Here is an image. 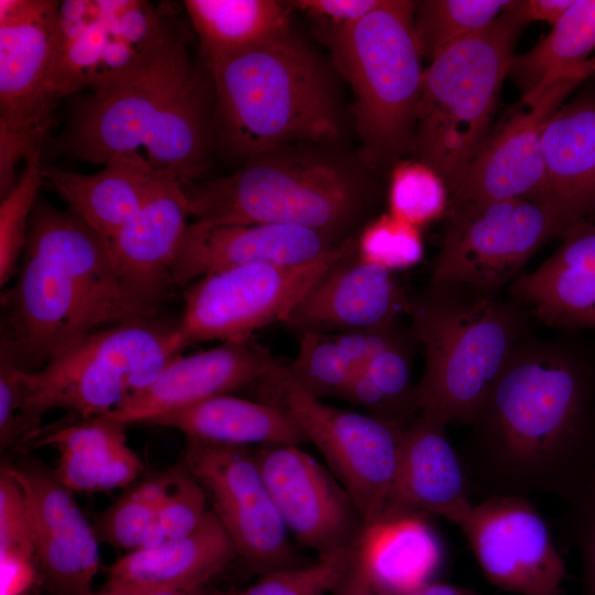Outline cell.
Returning a JSON list of instances; mask_svg holds the SVG:
<instances>
[{"label":"cell","instance_id":"6da1fadb","mask_svg":"<svg viewBox=\"0 0 595 595\" xmlns=\"http://www.w3.org/2000/svg\"><path fill=\"white\" fill-rule=\"evenodd\" d=\"M458 450L473 491L567 499L595 475V378L551 348H519Z\"/></svg>","mask_w":595,"mask_h":595},{"label":"cell","instance_id":"7a4b0ae2","mask_svg":"<svg viewBox=\"0 0 595 595\" xmlns=\"http://www.w3.org/2000/svg\"><path fill=\"white\" fill-rule=\"evenodd\" d=\"M209 75L192 63L174 26L128 66L78 104L62 148L105 165L112 156L138 153L182 185L208 164L215 140Z\"/></svg>","mask_w":595,"mask_h":595},{"label":"cell","instance_id":"3957f363","mask_svg":"<svg viewBox=\"0 0 595 595\" xmlns=\"http://www.w3.org/2000/svg\"><path fill=\"white\" fill-rule=\"evenodd\" d=\"M206 69L215 140L232 156L339 143L345 116L336 71L294 31Z\"/></svg>","mask_w":595,"mask_h":595},{"label":"cell","instance_id":"277c9868","mask_svg":"<svg viewBox=\"0 0 595 595\" xmlns=\"http://www.w3.org/2000/svg\"><path fill=\"white\" fill-rule=\"evenodd\" d=\"M336 145L270 149L232 174L183 185L191 217L213 224L299 226L345 239L342 235L367 207L372 172L358 155Z\"/></svg>","mask_w":595,"mask_h":595},{"label":"cell","instance_id":"5b68a950","mask_svg":"<svg viewBox=\"0 0 595 595\" xmlns=\"http://www.w3.org/2000/svg\"><path fill=\"white\" fill-rule=\"evenodd\" d=\"M414 6L382 0L357 22L321 28L332 65L351 88L358 158L372 173L392 170L414 152L425 71Z\"/></svg>","mask_w":595,"mask_h":595},{"label":"cell","instance_id":"8992f818","mask_svg":"<svg viewBox=\"0 0 595 595\" xmlns=\"http://www.w3.org/2000/svg\"><path fill=\"white\" fill-rule=\"evenodd\" d=\"M408 314L425 354L414 386L416 410L445 424H470L519 346V311L493 295L446 284L411 300Z\"/></svg>","mask_w":595,"mask_h":595},{"label":"cell","instance_id":"52a82bcc","mask_svg":"<svg viewBox=\"0 0 595 595\" xmlns=\"http://www.w3.org/2000/svg\"><path fill=\"white\" fill-rule=\"evenodd\" d=\"M526 25L505 8L488 28L442 50L424 71L413 154L443 178L450 195L489 134Z\"/></svg>","mask_w":595,"mask_h":595},{"label":"cell","instance_id":"ba28073f","mask_svg":"<svg viewBox=\"0 0 595 595\" xmlns=\"http://www.w3.org/2000/svg\"><path fill=\"white\" fill-rule=\"evenodd\" d=\"M175 326L154 317L100 328L35 371L21 370L22 416L39 435L41 416L66 409L105 415L145 389L180 354Z\"/></svg>","mask_w":595,"mask_h":595},{"label":"cell","instance_id":"9c48e42d","mask_svg":"<svg viewBox=\"0 0 595 595\" xmlns=\"http://www.w3.org/2000/svg\"><path fill=\"white\" fill-rule=\"evenodd\" d=\"M575 223L559 207L531 198L452 207L431 285L457 284L493 295L513 282L542 246Z\"/></svg>","mask_w":595,"mask_h":595},{"label":"cell","instance_id":"30bf717a","mask_svg":"<svg viewBox=\"0 0 595 595\" xmlns=\"http://www.w3.org/2000/svg\"><path fill=\"white\" fill-rule=\"evenodd\" d=\"M356 249L357 241L347 237L305 264H247L193 281L184 291V311L175 326L181 350L209 340L250 339L259 328L286 322L320 278Z\"/></svg>","mask_w":595,"mask_h":595},{"label":"cell","instance_id":"8fae6325","mask_svg":"<svg viewBox=\"0 0 595 595\" xmlns=\"http://www.w3.org/2000/svg\"><path fill=\"white\" fill-rule=\"evenodd\" d=\"M299 424L354 501L364 526L378 521L394 478L404 424L331 407L283 372L261 382Z\"/></svg>","mask_w":595,"mask_h":595},{"label":"cell","instance_id":"7c38bea8","mask_svg":"<svg viewBox=\"0 0 595 595\" xmlns=\"http://www.w3.org/2000/svg\"><path fill=\"white\" fill-rule=\"evenodd\" d=\"M0 350L35 371L94 332L129 320L51 263L24 255L1 298Z\"/></svg>","mask_w":595,"mask_h":595},{"label":"cell","instance_id":"4fadbf2b","mask_svg":"<svg viewBox=\"0 0 595 595\" xmlns=\"http://www.w3.org/2000/svg\"><path fill=\"white\" fill-rule=\"evenodd\" d=\"M184 463L203 487L238 556L261 573L295 563L289 531L247 447L187 439Z\"/></svg>","mask_w":595,"mask_h":595},{"label":"cell","instance_id":"5bb4252c","mask_svg":"<svg viewBox=\"0 0 595 595\" xmlns=\"http://www.w3.org/2000/svg\"><path fill=\"white\" fill-rule=\"evenodd\" d=\"M60 2L0 0V133L43 147L57 89Z\"/></svg>","mask_w":595,"mask_h":595},{"label":"cell","instance_id":"9a60e30c","mask_svg":"<svg viewBox=\"0 0 595 595\" xmlns=\"http://www.w3.org/2000/svg\"><path fill=\"white\" fill-rule=\"evenodd\" d=\"M595 76V56L523 95L518 110L488 134L450 195L448 209L472 202L531 198L545 186L542 134L549 118L581 84Z\"/></svg>","mask_w":595,"mask_h":595},{"label":"cell","instance_id":"2e32d148","mask_svg":"<svg viewBox=\"0 0 595 595\" xmlns=\"http://www.w3.org/2000/svg\"><path fill=\"white\" fill-rule=\"evenodd\" d=\"M457 526L494 585L520 595H562L565 561L528 497H487Z\"/></svg>","mask_w":595,"mask_h":595},{"label":"cell","instance_id":"e0dca14e","mask_svg":"<svg viewBox=\"0 0 595 595\" xmlns=\"http://www.w3.org/2000/svg\"><path fill=\"white\" fill-rule=\"evenodd\" d=\"M166 12L145 1L60 4V97L98 84L128 66L171 29Z\"/></svg>","mask_w":595,"mask_h":595},{"label":"cell","instance_id":"ac0fdd59","mask_svg":"<svg viewBox=\"0 0 595 595\" xmlns=\"http://www.w3.org/2000/svg\"><path fill=\"white\" fill-rule=\"evenodd\" d=\"M261 476L289 533L317 555L353 547L363 519L338 479L295 444L253 452Z\"/></svg>","mask_w":595,"mask_h":595},{"label":"cell","instance_id":"d6986e66","mask_svg":"<svg viewBox=\"0 0 595 595\" xmlns=\"http://www.w3.org/2000/svg\"><path fill=\"white\" fill-rule=\"evenodd\" d=\"M24 496L35 560L54 595H93L98 537L54 470L37 462L3 465Z\"/></svg>","mask_w":595,"mask_h":595},{"label":"cell","instance_id":"ffe728a7","mask_svg":"<svg viewBox=\"0 0 595 595\" xmlns=\"http://www.w3.org/2000/svg\"><path fill=\"white\" fill-rule=\"evenodd\" d=\"M345 239L299 226L193 220L178 244L172 283L184 288L204 275L247 264H305L326 256Z\"/></svg>","mask_w":595,"mask_h":595},{"label":"cell","instance_id":"44dd1931","mask_svg":"<svg viewBox=\"0 0 595 595\" xmlns=\"http://www.w3.org/2000/svg\"><path fill=\"white\" fill-rule=\"evenodd\" d=\"M282 365L252 338L175 356L145 389L105 414L125 424L143 423L209 398L257 385Z\"/></svg>","mask_w":595,"mask_h":595},{"label":"cell","instance_id":"7402d4cb","mask_svg":"<svg viewBox=\"0 0 595 595\" xmlns=\"http://www.w3.org/2000/svg\"><path fill=\"white\" fill-rule=\"evenodd\" d=\"M445 426L424 412L404 425L394 478L380 519L433 515L458 524L468 512L473 487Z\"/></svg>","mask_w":595,"mask_h":595},{"label":"cell","instance_id":"603a6c76","mask_svg":"<svg viewBox=\"0 0 595 595\" xmlns=\"http://www.w3.org/2000/svg\"><path fill=\"white\" fill-rule=\"evenodd\" d=\"M188 217L183 185L169 178L109 240L121 281L156 312L173 288L171 268Z\"/></svg>","mask_w":595,"mask_h":595},{"label":"cell","instance_id":"cb8c5ba5","mask_svg":"<svg viewBox=\"0 0 595 595\" xmlns=\"http://www.w3.org/2000/svg\"><path fill=\"white\" fill-rule=\"evenodd\" d=\"M353 253L320 278L285 323L302 332L369 329L394 324L399 314H408L411 300L393 273L359 256L351 258Z\"/></svg>","mask_w":595,"mask_h":595},{"label":"cell","instance_id":"d4e9b609","mask_svg":"<svg viewBox=\"0 0 595 595\" xmlns=\"http://www.w3.org/2000/svg\"><path fill=\"white\" fill-rule=\"evenodd\" d=\"M24 255L56 267L129 320L154 317L158 313L126 288L116 269L109 240L71 209L60 210L37 198Z\"/></svg>","mask_w":595,"mask_h":595},{"label":"cell","instance_id":"484cf974","mask_svg":"<svg viewBox=\"0 0 595 595\" xmlns=\"http://www.w3.org/2000/svg\"><path fill=\"white\" fill-rule=\"evenodd\" d=\"M536 270L511 283V294L549 326L595 329V224L571 225Z\"/></svg>","mask_w":595,"mask_h":595},{"label":"cell","instance_id":"4316f807","mask_svg":"<svg viewBox=\"0 0 595 595\" xmlns=\"http://www.w3.org/2000/svg\"><path fill=\"white\" fill-rule=\"evenodd\" d=\"M542 154V202L595 224V89L581 91L549 118Z\"/></svg>","mask_w":595,"mask_h":595},{"label":"cell","instance_id":"83f0119b","mask_svg":"<svg viewBox=\"0 0 595 595\" xmlns=\"http://www.w3.org/2000/svg\"><path fill=\"white\" fill-rule=\"evenodd\" d=\"M238 556L228 533L209 509L188 534L128 552L108 571L107 587L199 588Z\"/></svg>","mask_w":595,"mask_h":595},{"label":"cell","instance_id":"f1b7e54d","mask_svg":"<svg viewBox=\"0 0 595 595\" xmlns=\"http://www.w3.org/2000/svg\"><path fill=\"white\" fill-rule=\"evenodd\" d=\"M43 178L95 230L110 240L171 175L138 153L112 156L94 174L43 166ZM175 180V178H174Z\"/></svg>","mask_w":595,"mask_h":595},{"label":"cell","instance_id":"f546056e","mask_svg":"<svg viewBox=\"0 0 595 595\" xmlns=\"http://www.w3.org/2000/svg\"><path fill=\"white\" fill-rule=\"evenodd\" d=\"M127 424L106 415L61 426L36 441L58 452L55 475L72 491L99 493L132 484L143 470L129 446Z\"/></svg>","mask_w":595,"mask_h":595},{"label":"cell","instance_id":"4dcf8cb0","mask_svg":"<svg viewBox=\"0 0 595 595\" xmlns=\"http://www.w3.org/2000/svg\"><path fill=\"white\" fill-rule=\"evenodd\" d=\"M355 550L377 595H407L433 582L443 559L436 534L419 515L364 526Z\"/></svg>","mask_w":595,"mask_h":595},{"label":"cell","instance_id":"1f68e13d","mask_svg":"<svg viewBox=\"0 0 595 595\" xmlns=\"http://www.w3.org/2000/svg\"><path fill=\"white\" fill-rule=\"evenodd\" d=\"M145 424L177 430L190 440L242 447L306 442L299 424L281 405L229 393L155 416Z\"/></svg>","mask_w":595,"mask_h":595},{"label":"cell","instance_id":"d6a6232c","mask_svg":"<svg viewBox=\"0 0 595 595\" xmlns=\"http://www.w3.org/2000/svg\"><path fill=\"white\" fill-rule=\"evenodd\" d=\"M205 67L292 31L291 7L277 0H185Z\"/></svg>","mask_w":595,"mask_h":595},{"label":"cell","instance_id":"836d02e7","mask_svg":"<svg viewBox=\"0 0 595 595\" xmlns=\"http://www.w3.org/2000/svg\"><path fill=\"white\" fill-rule=\"evenodd\" d=\"M595 51V0H574L551 31L524 54L513 57L508 76L522 96L585 64Z\"/></svg>","mask_w":595,"mask_h":595},{"label":"cell","instance_id":"e575fe53","mask_svg":"<svg viewBox=\"0 0 595 595\" xmlns=\"http://www.w3.org/2000/svg\"><path fill=\"white\" fill-rule=\"evenodd\" d=\"M176 473L177 465L122 494L98 519L95 531L99 541L129 552L141 549Z\"/></svg>","mask_w":595,"mask_h":595},{"label":"cell","instance_id":"d590c367","mask_svg":"<svg viewBox=\"0 0 595 595\" xmlns=\"http://www.w3.org/2000/svg\"><path fill=\"white\" fill-rule=\"evenodd\" d=\"M509 0L415 1L414 28L430 61L450 44L488 28Z\"/></svg>","mask_w":595,"mask_h":595},{"label":"cell","instance_id":"8d00e7d4","mask_svg":"<svg viewBox=\"0 0 595 595\" xmlns=\"http://www.w3.org/2000/svg\"><path fill=\"white\" fill-rule=\"evenodd\" d=\"M358 369L333 336L303 332L294 360L283 366L284 375L312 396L342 397Z\"/></svg>","mask_w":595,"mask_h":595},{"label":"cell","instance_id":"74e56055","mask_svg":"<svg viewBox=\"0 0 595 595\" xmlns=\"http://www.w3.org/2000/svg\"><path fill=\"white\" fill-rule=\"evenodd\" d=\"M355 544L317 555L305 565H294L266 573L244 588L214 591V595H333L347 573Z\"/></svg>","mask_w":595,"mask_h":595},{"label":"cell","instance_id":"f35d334b","mask_svg":"<svg viewBox=\"0 0 595 595\" xmlns=\"http://www.w3.org/2000/svg\"><path fill=\"white\" fill-rule=\"evenodd\" d=\"M450 206L443 178L429 165L401 161L391 170L389 213L418 228L441 217Z\"/></svg>","mask_w":595,"mask_h":595},{"label":"cell","instance_id":"ab89813d","mask_svg":"<svg viewBox=\"0 0 595 595\" xmlns=\"http://www.w3.org/2000/svg\"><path fill=\"white\" fill-rule=\"evenodd\" d=\"M42 150L29 155L17 185L0 203V285L14 274L43 178Z\"/></svg>","mask_w":595,"mask_h":595},{"label":"cell","instance_id":"60d3db41","mask_svg":"<svg viewBox=\"0 0 595 595\" xmlns=\"http://www.w3.org/2000/svg\"><path fill=\"white\" fill-rule=\"evenodd\" d=\"M358 256L390 272L409 269L424 255L420 228L390 213L369 223L357 240Z\"/></svg>","mask_w":595,"mask_h":595},{"label":"cell","instance_id":"b9f144b4","mask_svg":"<svg viewBox=\"0 0 595 595\" xmlns=\"http://www.w3.org/2000/svg\"><path fill=\"white\" fill-rule=\"evenodd\" d=\"M208 511V500L203 487L182 461L177 464L175 479L159 507L153 527L142 548L155 547L188 534Z\"/></svg>","mask_w":595,"mask_h":595},{"label":"cell","instance_id":"7bdbcfd3","mask_svg":"<svg viewBox=\"0 0 595 595\" xmlns=\"http://www.w3.org/2000/svg\"><path fill=\"white\" fill-rule=\"evenodd\" d=\"M0 553L6 577L31 567L35 559L24 496L3 466L0 473Z\"/></svg>","mask_w":595,"mask_h":595},{"label":"cell","instance_id":"ee69618b","mask_svg":"<svg viewBox=\"0 0 595 595\" xmlns=\"http://www.w3.org/2000/svg\"><path fill=\"white\" fill-rule=\"evenodd\" d=\"M562 527L582 563V595H595V475L564 500Z\"/></svg>","mask_w":595,"mask_h":595},{"label":"cell","instance_id":"f6af8a7d","mask_svg":"<svg viewBox=\"0 0 595 595\" xmlns=\"http://www.w3.org/2000/svg\"><path fill=\"white\" fill-rule=\"evenodd\" d=\"M21 370L7 353L0 350V442L2 448L30 440L21 410Z\"/></svg>","mask_w":595,"mask_h":595},{"label":"cell","instance_id":"bcb514c9","mask_svg":"<svg viewBox=\"0 0 595 595\" xmlns=\"http://www.w3.org/2000/svg\"><path fill=\"white\" fill-rule=\"evenodd\" d=\"M382 0H293L291 8L317 19L322 25L344 26L359 21Z\"/></svg>","mask_w":595,"mask_h":595},{"label":"cell","instance_id":"7dc6e473","mask_svg":"<svg viewBox=\"0 0 595 595\" xmlns=\"http://www.w3.org/2000/svg\"><path fill=\"white\" fill-rule=\"evenodd\" d=\"M574 0H519L509 1L506 9L523 23L547 22L553 25Z\"/></svg>","mask_w":595,"mask_h":595},{"label":"cell","instance_id":"c3c4849f","mask_svg":"<svg viewBox=\"0 0 595 595\" xmlns=\"http://www.w3.org/2000/svg\"><path fill=\"white\" fill-rule=\"evenodd\" d=\"M333 337L358 370L366 365L368 354V329L345 331Z\"/></svg>","mask_w":595,"mask_h":595},{"label":"cell","instance_id":"681fc988","mask_svg":"<svg viewBox=\"0 0 595 595\" xmlns=\"http://www.w3.org/2000/svg\"><path fill=\"white\" fill-rule=\"evenodd\" d=\"M333 595H377L356 551L354 552L353 561L347 573L334 591Z\"/></svg>","mask_w":595,"mask_h":595},{"label":"cell","instance_id":"f907efd6","mask_svg":"<svg viewBox=\"0 0 595 595\" xmlns=\"http://www.w3.org/2000/svg\"><path fill=\"white\" fill-rule=\"evenodd\" d=\"M93 595H214L212 591L206 587L199 588H185V589H172V588H122V587H107L101 591L93 593Z\"/></svg>","mask_w":595,"mask_h":595},{"label":"cell","instance_id":"816d5d0a","mask_svg":"<svg viewBox=\"0 0 595 595\" xmlns=\"http://www.w3.org/2000/svg\"><path fill=\"white\" fill-rule=\"evenodd\" d=\"M407 595H482L472 589L451 585L431 582L424 586L407 594Z\"/></svg>","mask_w":595,"mask_h":595}]
</instances>
